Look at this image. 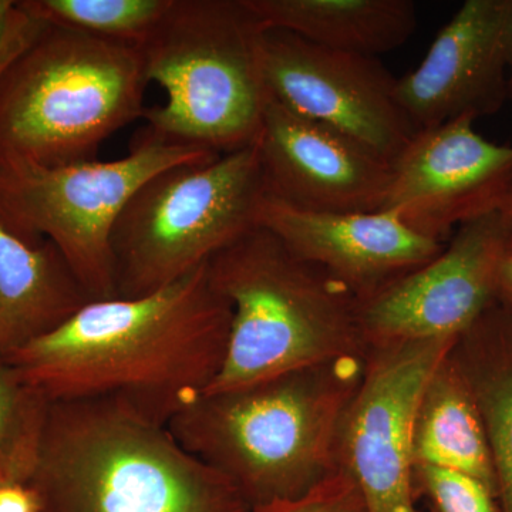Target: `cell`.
<instances>
[{"instance_id":"cell-19","label":"cell","mask_w":512,"mask_h":512,"mask_svg":"<svg viewBox=\"0 0 512 512\" xmlns=\"http://www.w3.org/2000/svg\"><path fill=\"white\" fill-rule=\"evenodd\" d=\"M40 22L110 42L140 47L163 20L173 0H20Z\"/></svg>"},{"instance_id":"cell-15","label":"cell","mask_w":512,"mask_h":512,"mask_svg":"<svg viewBox=\"0 0 512 512\" xmlns=\"http://www.w3.org/2000/svg\"><path fill=\"white\" fill-rule=\"evenodd\" d=\"M258 227L293 254L325 269L357 301L427 264L444 248L389 211L315 212L266 194Z\"/></svg>"},{"instance_id":"cell-16","label":"cell","mask_w":512,"mask_h":512,"mask_svg":"<svg viewBox=\"0 0 512 512\" xmlns=\"http://www.w3.org/2000/svg\"><path fill=\"white\" fill-rule=\"evenodd\" d=\"M89 302L52 242L29 244L0 225V359L59 328Z\"/></svg>"},{"instance_id":"cell-26","label":"cell","mask_w":512,"mask_h":512,"mask_svg":"<svg viewBox=\"0 0 512 512\" xmlns=\"http://www.w3.org/2000/svg\"><path fill=\"white\" fill-rule=\"evenodd\" d=\"M16 16H18L16 2H13V0H0V52H2L6 40H8Z\"/></svg>"},{"instance_id":"cell-6","label":"cell","mask_w":512,"mask_h":512,"mask_svg":"<svg viewBox=\"0 0 512 512\" xmlns=\"http://www.w3.org/2000/svg\"><path fill=\"white\" fill-rule=\"evenodd\" d=\"M262 32L245 0H173L140 46L148 82L165 92L144 114L148 130L217 154L255 144L269 99Z\"/></svg>"},{"instance_id":"cell-2","label":"cell","mask_w":512,"mask_h":512,"mask_svg":"<svg viewBox=\"0 0 512 512\" xmlns=\"http://www.w3.org/2000/svg\"><path fill=\"white\" fill-rule=\"evenodd\" d=\"M366 360L367 352L201 394L168 430L252 508L296 500L339 470L340 430Z\"/></svg>"},{"instance_id":"cell-25","label":"cell","mask_w":512,"mask_h":512,"mask_svg":"<svg viewBox=\"0 0 512 512\" xmlns=\"http://www.w3.org/2000/svg\"><path fill=\"white\" fill-rule=\"evenodd\" d=\"M0 512H42V503L30 484L0 487Z\"/></svg>"},{"instance_id":"cell-3","label":"cell","mask_w":512,"mask_h":512,"mask_svg":"<svg viewBox=\"0 0 512 512\" xmlns=\"http://www.w3.org/2000/svg\"><path fill=\"white\" fill-rule=\"evenodd\" d=\"M30 485L42 512H251L165 424L116 399L50 404Z\"/></svg>"},{"instance_id":"cell-29","label":"cell","mask_w":512,"mask_h":512,"mask_svg":"<svg viewBox=\"0 0 512 512\" xmlns=\"http://www.w3.org/2000/svg\"><path fill=\"white\" fill-rule=\"evenodd\" d=\"M511 70H512V67H511Z\"/></svg>"},{"instance_id":"cell-1","label":"cell","mask_w":512,"mask_h":512,"mask_svg":"<svg viewBox=\"0 0 512 512\" xmlns=\"http://www.w3.org/2000/svg\"><path fill=\"white\" fill-rule=\"evenodd\" d=\"M229 325L207 262L148 295L89 302L6 362L49 402L107 397L167 426L214 382Z\"/></svg>"},{"instance_id":"cell-21","label":"cell","mask_w":512,"mask_h":512,"mask_svg":"<svg viewBox=\"0 0 512 512\" xmlns=\"http://www.w3.org/2000/svg\"><path fill=\"white\" fill-rule=\"evenodd\" d=\"M460 370V369H458ZM483 376L464 380L476 400L493 456L498 497L512 512V362H501Z\"/></svg>"},{"instance_id":"cell-13","label":"cell","mask_w":512,"mask_h":512,"mask_svg":"<svg viewBox=\"0 0 512 512\" xmlns=\"http://www.w3.org/2000/svg\"><path fill=\"white\" fill-rule=\"evenodd\" d=\"M512 0H467L419 66L397 79L396 96L417 133L493 114L507 97Z\"/></svg>"},{"instance_id":"cell-7","label":"cell","mask_w":512,"mask_h":512,"mask_svg":"<svg viewBox=\"0 0 512 512\" xmlns=\"http://www.w3.org/2000/svg\"><path fill=\"white\" fill-rule=\"evenodd\" d=\"M266 194L256 143L154 175L114 227L117 298L156 292L210 262L258 227Z\"/></svg>"},{"instance_id":"cell-17","label":"cell","mask_w":512,"mask_h":512,"mask_svg":"<svg viewBox=\"0 0 512 512\" xmlns=\"http://www.w3.org/2000/svg\"><path fill=\"white\" fill-rule=\"evenodd\" d=\"M264 29H284L315 45L372 57L412 37L416 5L410 0H245Z\"/></svg>"},{"instance_id":"cell-9","label":"cell","mask_w":512,"mask_h":512,"mask_svg":"<svg viewBox=\"0 0 512 512\" xmlns=\"http://www.w3.org/2000/svg\"><path fill=\"white\" fill-rule=\"evenodd\" d=\"M457 340L370 345L365 375L339 436L340 470L357 485L366 512H420L413 434L427 383Z\"/></svg>"},{"instance_id":"cell-20","label":"cell","mask_w":512,"mask_h":512,"mask_svg":"<svg viewBox=\"0 0 512 512\" xmlns=\"http://www.w3.org/2000/svg\"><path fill=\"white\" fill-rule=\"evenodd\" d=\"M50 404L15 367L0 359V487L32 480Z\"/></svg>"},{"instance_id":"cell-28","label":"cell","mask_w":512,"mask_h":512,"mask_svg":"<svg viewBox=\"0 0 512 512\" xmlns=\"http://www.w3.org/2000/svg\"><path fill=\"white\" fill-rule=\"evenodd\" d=\"M503 212L505 215V220H507L508 229H510L511 241H512V191L510 197H508L507 202H505Z\"/></svg>"},{"instance_id":"cell-24","label":"cell","mask_w":512,"mask_h":512,"mask_svg":"<svg viewBox=\"0 0 512 512\" xmlns=\"http://www.w3.org/2000/svg\"><path fill=\"white\" fill-rule=\"evenodd\" d=\"M16 8H18V16H16L8 40H6L5 46H3L2 52H0V72L8 66L13 57L22 52L39 35L40 30L45 28L46 25V23L40 22V20L32 18L28 13L23 12L19 8L18 3H16Z\"/></svg>"},{"instance_id":"cell-27","label":"cell","mask_w":512,"mask_h":512,"mask_svg":"<svg viewBox=\"0 0 512 512\" xmlns=\"http://www.w3.org/2000/svg\"><path fill=\"white\" fill-rule=\"evenodd\" d=\"M501 289H505L512 296V252L505 259L501 269Z\"/></svg>"},{"instance_id":"cell-11","label":"cell","mask_w":512,"mask_h":512,"mask_svg":"<svg viewBox=\"0 0 512 512\" xmlns=\"http://www.w3.org/2000/svg\"><path fill=\"white\" fill-rule=\"evenodd\" d=\"M510 252L503 210L464 222L439 255L359 301L367 346L458 340L501 291V269Z\"/></svg>"},{"instance_id":"cell-30","label":"cell","mask_w":512,"mask_h":512,"mask_svg":"<svg viewBox=\"0 0 512 512\" xmlns=\"http://www.w3.org/2000/svg\"><path fill=\"white\" fill-rule=\"evenodd\" d=\"M434 512V511H433Z\"/></svg>"},{"instance_id":"cell-14","label":"cell","mask_w":512,"mask_h":512,"mask_svg":"<svg viewBox=\"0 0 512 512\" xmlns=\"http://www.w3.org/2000/svg\"><path fill=\"white\" fill-rule=\"evenodd\" d=\"M266 191L315 212L382 210L392 164L269 97L258 140Z\"/></svg>"},{"instance_id":"cell-12","label":"cell","mask_w":512,"mask_h":512,"mask_svg":"<svg viewBox=\"0 0 512 512\" xmlns=\"http://www.w3.org/2000/svg\"><path fill=\"white\" fill-rule=\"evenodd\" d=\"M470 117L419 131L392 164L383 211L446 244L461 224L503 210L512 191V144L478 134Z\"/></svg>"},{"instance_id":"cell-8","label":"cell","mask_w":512,"mask_h":512,"mask_svg":"<svg viewBox=\"0 0 512 512\" xmlns=\"http://www.w3.org/2000/svg\"><path fill=\"white\" fill-rule=\"evenodd\" d=\"M220 156L146 128L119 160L0 165V225L29 244L52 242L92 301L116 299L111 238L127 202L161 171Z\"/></svg>"},{"instance_id":"cell-4","label":"cell","mask_w":512,"mask_h":512,"mask_svg":"<svg viewBox=\"0 0 512 512\" xmlns=\"http://www.w3.org/2000/svg\"><path fill=\"white\" fill-rule=\"evenodd\" d=\"M231 309L224 362L205 393L366 353L359 301L320 266L256 227L208 262Z\"/></svg>"},{"instance_id":"cell-18","label":"cell","mask_w":512,"mask_h":512,"mask_svg":"<svg viewBox=\"0 0 512 512\" xmlns=\"http://www.w3.org/2000/svg\"><path fill=\"white\" fill-rule=\"evenodd\" d=\"M413 461L414 467L444 468L476 478L498 497L483 419L451 353L421 397L414 421Z\"/></svg>"},{"instance_id":"cell-23","label":"cell","mask_w":512,"mask_h":512,"mask_svg":"<svg viewBox=\"0 0 512 512\" xmlns=\"http://www.w3.org/2000/svg\"><path fill=\"white\" fill-rule=\"evenodd\" d=\"M251 512H366V508L355 481L339 468L303 497L255 507Z\"/></svg>"},{"instance_id":"cell-22","label":"cell","mask_w":512,"mask_h":512,"mask_svg":"<svg viewBox=\"0 0 512 512\" xmlns=\"http://www.w3.org/2000/svg\"><path fill=\"white\" fill-rule=\"evenodd\" d=\"M414 477L434 512H498L493 493L476 478L430 466L414 467Z\"/></svg>"},{"instance_id":"cell-5","label":"cell","mask_w":512,"mask_h":512,"mask_svg":"<svg viewBox=\"0 0 512 512\" xmlns=\"http://www.w3.org/2000/svg\"><path fill=\"white\" fill-rule=\"evenodd\" d=\"M140 47L45 25L0 72V165L97 160L104 141L146 114Z\"/></svg>"},{"instance_id":"cell-10","label":"cell","mask_w":512,"mask_h":512,"mask_svg":"<svg viewBox=\"0 0 512 512\" xmlns=\"http://www.w3.org/2000/svg\"><path fill=\"white\" fill-rule=\"evenodd\" d=\"M266 92L293 113L338 131L393 164L417 134L396 96L397 79L372 57L264 29Z\"/></svg>"}]
</instances>
